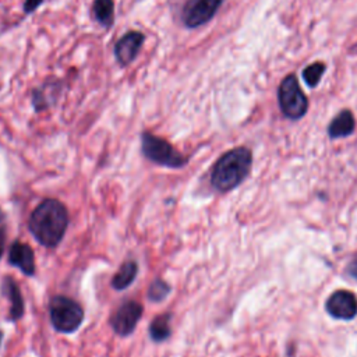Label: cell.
<instances>
[{"mask_svg": "<svg viewBox=\"0 0 357 357\" xmlns=\"http://www.w3.org/2000/svg\"><path fill=\"white\" fill-rule=\"evenodd\" d=\"M67 225L68 213L66 206L52 198L42 201L29 218L32 236L45 247L57 245L66 233Z\"/></svg>", "mask_w": 357, "mask_h": 357, "instance_id": "obj_1", "label": "cell"}, {"mask_svg": "<svg viewBox=\"0 0 357 357\" xmlns=\"http://www.w3.org/2000/svg\"><path fill=\"white\" fill-rule=\"evenodd\" d=\"M252 153L250 149L240 146L222 155L215 163L211 174L212 185L222 192L236 188L250 173Z\"/></svg>", "mask_w": 357, "mask_h": 357, "instance_id": "obj_2", "label": "cell"}, {"mask_svg": "<svg viewBox=\"0 0 357 357\" xmlns=\"http://www.w3.org/2000/svg\"><path fill=\"white\" fill-rule=\"evenodd\" d=\"M49 314L53 328L63 333H71L77 331L84 319V311L81 305L66 296H54L50 300Z\"/></svg>", "mask_w": 357, "mask_h": 357, "instance_id": "obj_3", "label": "cell"}, {"mask_svg": "<svg viewBox=\"0 0 357 357\" xmlns=\"http://www.w3.org/2000/svg\"><path fill=\"white\" fill-rule=\"evenodd\" d=\"M142 153L153 163L166 167H181L187 159L176 151L166 139L159 138L151 132H144L142 138Z\"/></svg>", "mask_w": 357, "mask_h": 357, "instance_id": "obj_4", "label": "cell"}, {"mask_svg": "<svg viewBox=\"0 0 357 357\" xmlns=\"http://www.w3.org/2000/svg\"><path fill=\"white\" fill-rule=\"evenodd\" d=\"M279 106L283 114L289 119L297 120L303 117L308 107V100L305 93L301 91L296 75H287L279 85L278 91Z\"/></svg>", "mask_w": 357, "mask_h": 357, "instance_id": "obj_5", "label": "cell"}, {"mask_svg": "<svg viewBox=\"0 0 357 357\" xmlns=\"http://www.w3.org/2000/svg\"><path fill=\"white\" fill-rule=\"evenodd\" d=\"M223 0H188L183 7V22L188 28L206 24L219 10Z\"/></svg>", "mask_w": 357, "mask_h": 357, "instance_id": "obj_6", "label": "cell"}, {"mask_svg": "<svg viewBox=\"0 0 357 357\" xmlns=\"http://www.w3.org/2000/svg\"><path fill=\"white\" fill-rule=\"evenodd\" d=\"M141 315H142V305L137 301L130 300L123 303L113 312L110 318V325L117 335L127 336L135 329Z\"/></svg>", "mask_w": 357, "mask_h": 357, "instance_id": "obj_7", "label": "cell"}, {"mask_svg": "<svg viewBox=\"0 0 357 357\" xmlns=\"http://www.w3.org/2000/svg\"><path fill=\"white\" fill-rule=\"evenodd\" d=\"M325 308L336 319H353L357 315V297L347 290L333 291L326 300Z\"/></svg>", "mask_w": 357, "mask_h": 357, "instance_id": "obj_8", "label": "cell"}, {"mask_svg": "<svg viewBox=\"0 0 357 357\" xmlns=\"http://www.w3.org/2000/svg\"><path fill=\"white\" fill-rule=\"evenodd\" d=\"M145 40L144 33L138 31H130L123 35L114 45V56L121 66L130 64L138 54Z\"/></svg>", "mask_w": 357, "mask_h": 357, "instance_id": "obj_9", "label": "cell"}, {"mask_svg": "<svg viewBox=\"0 0 357 357\" xmlns=\"http://www.w3.org/2000/svg\"><path fill=\"white\" fill-rule=\"evenodd\" d=\"M8 261L13 266H17L25 275H33L35 272V258L31 247L21 241H15L8 252Z\"/></svg>", "mask_w": 357, "mask_h": 357, "instance_id": "obj_10", "label": "cell"}, {"mask_svg": "<svg viewBox=\"0 0 357 357\" xmlns=\"http://www.w3.org/2000/svg\"><path fill=\"white\" fill-rule=\"evenodd\" d=\"M356 121L354 116L351 114L350 110H342L329 124L328 132L331 138H340V137H347L354 131Z\"/></svg>", "mask_w": 357, "mask_h": 357, "instance_id": "obj_11", "label": "cell"}, {"mask_svg": "<svg viewBox=\"0 0 357 357\" xmlns=\"http://www.w3.org/2000/svg\"><path fill=\"white\" fill-rule=\"evenodd\" d=\"M4 291L11 301V307H10L11 319L21 318L24 314V300H22L18 284L11 278L4 279Z\"/></svg>", "mask_w": 357, "mask_h": 357, "instance_id": "obj_12", "label": "cell"}, {"mask_svg": "<svg viewBox=\"0 0 357 357\" xmlns=\"http://www.w3.org/2000/svg\"><path fill=\"white\" fill-rule=\"evenodd\" d=\"M138 272V265L135 264V261H126L120 269L116 272V275L112 279V286L116 290H123L126 287H128L132 280L135 279Z\"/></svg>", "mask_w": 357, "mask_h": 357, "instance_id": "obj_13", "label": "cell"}, {"mask_svg": "<svg viewBox=\"0 0 357 357\" xmlns=\"http://www.w3.org/2000/svg\"><path fill=\"white\" fill-rule=\"evenodd\" d=\"M93 17L103 26H110L114 15V1L113 0H93L92 4Z\"/></svg>", "mask_w": 357, "mask_h": 357, "instance_id": "obj_14", "label": "cell"}, {"mask_svg": "<svg viewBox=\"0 0 357 357\" xmlns=\"http://www.w3.org/2000/svg\"><path fill=\"white\" fill-rule=\"evenodd\" d=\"M170 314H162L158 315L149 325V336L155 342H163L166 340L172 331H170Z\"/></svg>", "mask_w": 357, "mask_h": 357, "instance_id": "obj_15", "label": "cell"}, {"mask_svg": "<svg viewBox=\"0 0 357 357\" xmlns=\"http://www.w3.org/2000/svg\"><path fill=\"white\" fill-rule=\"evenodd\" d=\"M324 71H325V64L324 63H319V61L312 63V64H310L304 68L303 78H304V81L308 86H315L319 82Z\"/></svg>", "mask_w": 357, "mask_h": 357, "instance_id": "obj_16", "label": "cell"}, {"mask_svg": "<svg viewBox=\"0 0 357 357\" xmlns=\"http://www.w3.org/2000/svg\"><path fill=\"white\" fill-rule=\"evenodd\" d=\"M170 293V286L162 280V279H156L151 283L149 289H148V298L151 301L159 303L163 298H166V296Z\"/></svg>", "mask_w": 357, "mask_h": 357, "instance_id": "obj_17", "label": "cell"}, {"mask_svg": "<svg viewBox=\"0 0 357 357\" xmlns=\"http://www.w3.org/2000/svg\"><path fill=\"white\" fill-rule=\"evenodd\" d=\"M42 1H43V0H25V3H24V11H25L26 14L32 13L38 6L42 4Z\"/></svg>", "mask_w": 357, "mask_h": 357, "instance_id": "obj_18", "label": "cell"}, {"mask_svg": "<svg viewBox=\"0 0 357 357\" xmlns=\"http://www.w3.org/2000/svg\"><path fill=\"white\" fill-rule=\"evenodd\" d=\"M347 273H349L353 279L357 280V257L353 258L351 262L349 264V266H347Z\"/></svg>", "mask_w": 357, "mask_h": 357, "instance_id": "obj_19", "label": "cell"}, {"mask_svg": "<svg viewBox=\"0 0 357 357\" xmlns=\"http://www.w3.org/2000/svg\"><path fill=\"white\" fill-rule=\"evenodd\" d=\"M3 222H4V215H3V212H1V209H0V230H1V227H3Z\"/></svg>", "mask_w": 357, "mask_h": 357, "instance_id": "obj_20", "label": "cell"}, {"mask_svg": "<svg viewBox=\"0 0 357 357\" xmlns=\"http://www.w3.org/2000/svg\"><path fill=\"white\" fill-rule=\"evenodd\" d=\"M1 339H3V332L0 331V344H1Z\"/></svg>", "mask_w": 357, "mask_h": 357, "instance_id": "obj_21", "label": "cell"}, {"mask_svg": "<svg viewBox=\"0 0 357 357\" xmlns=\"http://www.w3.org/2000/svg\"><path fill=\"white\" fill-rule=\"evenodd\" d=\"M1 255H3V248H1V245H0V258H1Z\"/></svg>", "mask_w": 357, "mask_h": 357, "instance_id": "obj_22", "label": "cell"}]
</instances>
